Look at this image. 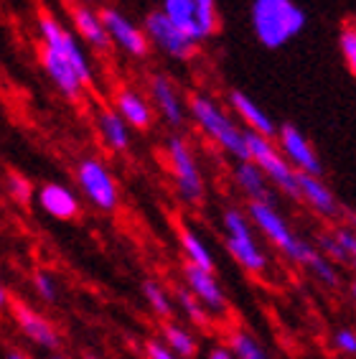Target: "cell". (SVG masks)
Masks as SVG:
<instances>
[{
	"label": "cell",
	"mask_w": 356,
	"mask_h": 359,
	"mask_svg": "<svg viewBox=\"0 0 356 359\" xmlns=\"http://www.w3.org/2000/svg\"><path fill=\"white\" fill-rule=\"evenodd\" d=\"M249 26L262 46L278 51L306 31L308 15L295 0H252Z\"/></svg>",
	"instance_id": "cell-1"
},
{
	"label": "cell",
	"mask_w": 356,
	"mask_h": 359,
	"mask_svg": "<svg viewBox=\"0 0 356 359\" xmlns=\"http://www.w3.org/2000/svg\"><path fill=\"white\" fill-rule=\"evenodd\" d=\"M245 215H247V219H249V224H252L254 232H260V235L265 237V240L270 242L285 260H290V263L308 270L310 263L321 255V252L315 250L313 242L303 240V237L290 227L288 219L278 212L275 204L252 201V204H247Z\"/></svg>",
	"instance_id": "cell-2"
},
{
	"label": "cell",
	"mask_w": 356,
	"mask_h": 359,
	"mask_svg": "<svg viewBox=\"0 0 356 359\" xmlns=\"http://www.w3.org/2000/svg\"><path fill=\"white\" fill-rule=\"evenodd\" d=\"M189 115H191V120L206 138L219 145L229 158H234V163L237 161H249L247 158L245 128L214 97L193 95L191 102H189Z\"/></svg>",
	"instance_id": "cell-3"
},
{
	"label": "cell",
	"mask_w": 356,
	"mask_h": 359,
	"mask_svg": "<svg viewBox=\"0 0 356 359\" xmlns=\"http://www.w3.org/2000/svg\"><path fill=\"white\" fill-rule=\"evenodd\" d=\"M221 229H224V248L234 263L249 276H265L270 257L254 237V229L240 207H226L221 212Z\"/></svg>",
	"instance_id": "cell-4"
},
{
	"label": "cell",
	"mask_w": 356,
	"mask_h": 359,
	"mask_svg": "<svg viewBox=\"0 0 356 359\" xmlns=\"http://www.w3.org/2000/svg\"><path fill=\"white\" fill-rule=\"evenodd\" d=\"M160 13L196 46L219 34L221 15L217 0H160Z\"/></svg>",
	"instance_id": "cell-5"
},
{
	"label": "cell",
	"mask_w": 356,
	"mask_h": 359,
	"mask_svg": "<svg viewBox=\"0 0 356 359\" xmlns=\"http://www.w3.org/2000/svg\"><path fill=\"white\" fill-rule=\"evenodd\" d=\"M165 161H168L173 187H176V194L181 196V201L201 204L206 196V184L191 143L181 138V135H171L165 140Z\"/></svg>",
	"instance_id": "cell-6"
},
{
	"label": "cell",
	"mask_w": 356,
	"mask_h": 359,
	"mask_svg": "<svg viewBox=\"0 0 356 359\" xmlns=\"http://www.w3.org/2000/svg\"><path fill=\"white\" fill-rule=\"evenodd\" d=\"M245 143H247V158L265 173V179L273 187V191H280L298 201V173L290 168L288 161L282 158V153L278 151L275 140L260 138V135L245 130Z\"/></svg>",
	"instance_id": "cell-7"
},
{
	"label": "cell",
	"mask_w": 356,
	"mask_h": 359,
	"mask_svg": "<svg viewBox=\"0 0 356 359\" xmlns=\"http://www.w3.org/2000/svg\"><path fill=\"white\" fill-rule=\"evenodd\" d=\"M39 39H41V46L56 51L62 59H67V62L71 64V69L82 79L84 87H92V82H95V69H92V62H89L82 41H79L67 26H62V23L56 21L51 13L39 15Z\"/></svg>",
	"instance_id": "cell-8"
},
{
	"label": "cell",
	"mask_w": 356,
	"mask_h": 359,
	"mask_svg": "<svg viewBox=\"0 0 356 359\" xmlns=\"http://www.w3.org/2000/svg\"><path fill=\"white\" fill-rule=\"evenodd\" d=\"M76 184L79 191L87 196V201L100 212H115L120 207V187H117L115 176H112L110 166L102 158L87 156L79 161L76 166Z\"/></svg>",
	"instance_id": "cell-9"
},
{
	"label": "cell",
	"mask_w": 356,
	"mask_h": 359,
	"mask_svg": "<svg viewBox=\"0 0 356 359\" xmlns=\"http://www.w3.org/2000/svg\"><path fill=\"white\" fill-rule=\"evenodd\" d=\"M8 313L13 318L15 329L26 341H31L34 346L43 349V352H56L62 346V332L59 326L41 313L36 306L26 304V301H11L8 304Z\"/></svg>",
	"instance_id": "cell-10"
},
{
	"label": "cell",
	"mask_w": 356,
	"mask_h": 359,
	"mask_svg": "<svg viewBox=\"0 0 356 359\" xmlns=\"http://www.w3.org/2000/svg\"><path fill=\"white\" fill-rule=\"evenodd\" d=\"M140 28H143L145 39H148V46H156L160 54L173 59V62H191L196 51H199V46L189 41L160 11H151L145 15Z\"/></svg>",
	"instance_id": "cell-11"
},
{
	"label": "cell",
	"mask_w": 356,
	"mask_h": 359,
	"mask_svg": "<svg viewBox=\"0 0 356 359\" xmlns=\"http://www.w3.org/2000/svg\"><path fill=\"white\" fill-rule=\"evenodd\" d=\"M275 145L282 153V158L288 161L290 168L295 173H306V176H323V163L321 156L315 153L313 143L308 135L293 123L278 125V135H275Z\"/></svg>",
	"instance_id": "cell-12"
},
{
	"label": "cell",
	"mask_w": 356,
	"mask_h": 359,
	"mask_svg": "<svg viewBox=\"0 0 356 359\" xmlns=\"http://www.w3.org/2000/svg\"><path fill=\"white\" fill-rule=\"evenodd\" d=\"M184 288L191 293L201 306H204L212 318H226L232 306H229V298H226L224 288H221L217 273H209V270L191 268V265H184Z\"/></svg>",
	"instance_id": "cell-13"
},
{
	"label": "cell",
	"mask_w": 356,
	"mask_h": 359,
	"mask_svg": "<svg viewBox=\"0 0 356 359\" xmlns=\"http://www.w3.org/2000/svg\"><path fill=\"white\" fill-rule=\"evenodd\" d=\"M100 13V21H102L104 31H107V39L110 43L120 46L128 56L132 59H145L151 46H148V39H145L143 28L132 23L123 11H117V8H102V11H97Z\"/></svg>",
	"instance_id": "cell-14"
},
{
	"label": "cell",
	"mask_w": 356,
	"mask_h": 359,
	"mask_svg": "<svg viewBox=\"0 0 356 359\" xmlns=\"http://www.w3.org/2000/svg\"><path fill=\"white\" fill-rule=\"evenodd\" d=\"M298 201H303L306 207L318 215L321 219L338 222L343 217L341 201L336 199V194L321 176H306L298 173Z\"/></svg>",
	"instance_id": "cell-15"
},
{
	"label": "cell",
	"mask_w": 356,
	"mask_h": 359,
	"mask_svg": "<svg viewBox=\"0 0 356 359\" xmlns=\"http://www.w3.org/2000/svg\"><path fill=\"white\" fill-rule=\"evenodd\" d=\"M226 100H229V107H232V112L237 115V120H240L247 133H254V135H260V138L275 140V135H278V123L262 110L260 104L254 102L252 97L245 95L242 90H229Z\"/></svg>",
	"instance_id": "cell-16"
},
{
	"label": "cell",
	"mask_w": 356,
	"mask_h": 359,
	"mask_svg": "<svg viewBox=\"0 0 356 359\" xmlns=\"http://www.w3.org/2000/svg\"><path fill=\"white\" fill-rule=\"evenodd\" d=\"M315 250L321 252L326 260H331V263L338 268V265H343V268H349V265H354L356 260V232L351 224H336V227L326 229L323 235L315 237Z\"/></svg>",
	"instance_id": "cell-17"
},
{
	"label": "cell",
	"mask_w": 356,
	"mask_h": 359,
	"mask_svg": "<svg viewBox=\"0 0 356 359\" xmlns=\"http://www.w3.org/2000/svg\"><path fill=\"white\" fill-rule=\"evenodd\" d=\"M36 204L41 207L43 215L54 217L59 222H69V219H76L79 212H82V201L76 196V191H71L69 187L64 184H43L39 191H36Z\"/></svg>",
	"instance_id": "cell-18"
},
{
	"label": "cell",
	"mask_w": 356,
	"mask_h": 359,
	"mask_svg": "<svg viewBox=\"0 0 356 359\" xmlns=\"http://www.w3.org/2000/svg\"><path fill=\"white\" fill-rule=\"evenodd\" d=\"M151 107H156L160 112V118L171 128H181L186 123V104L181 92L176 90V84L168 79L165 74H156L151 79Z\"/></svg>",
	"instance_id": "cell-19"
},
{
	"label": "cell",
	"mask_w": 356,
	"mask_h": 359,
	"mask_svg": "<svg viewBox=\"0 0 356 359\" xmlns=\"http://www.w3.org/2000/svg\"><path fill=\"white\" fill-rule=\"evenodd\" d=\"M41 67L48 79H51V84H54L67 100H79V97H82L84 84H82V79L76 76V72L71 69V64H69L67 59H62V56L56 54V51H51V48L41 46Z\"/></svg>",
	"instance_id": "cell-20"
},
{
	"label": "cell",
	"mask_w": 356,
	"mask_h": 359,
	"mask_svg": "<svg viewBox=\"0 0 356 359\" xmlns=\"http://www.w3.org/2000/svg\"><path fill=\"white\" fill-rule=\"evenodd\" d=\"M232 179L237 184V189L242 191L249 204L252 201H267V204H275L273 201V187L267 184L265 173L254 166L252 161H237L232 168Z\"/></svg>",
	"instance_id": "cell-21"
},
{
	"label": "cell",
	"mask_w": 356,
	"mask_h": 359,
	"mask_svg": "<svg viewBox=\"0 0 356 359\" xmlns=\"http://www.w3.org/2000/svg\"><path fill=\"white\" fill-rule=\"evenodd\" d=\"M115 112L125 120L128 128H132V130H148V128L153 125V118H156L151 102H148V100L135 90H120L117 92Z\"/></svg>",
	"instance_id": "cell-22"
},
{
	"label": "cell",
	"mask_w": 356,
	"mask_h": 359,
	"mask_svg": "<svg viewBox=\"0 0 356 359\" xmlns=\"http://www.w3.org/2000/svg\"><path fill=\"white\" fill-rule=\"evenodd\" d=\"M71 21H74L79 39L87 46L95 48V51H107L112 46L110 39H107V31H104L102 21H100V13H97L95 8H89L87 3L71 6Z\"/></svg>",
	"instance_id": "cell-23"
},
{
	"label": "cell",
	"mask_w": 356,
	"mask_h": 359,
	"mask_svg": "<svg viewBox=\"0 0 356 359\" xmlns=\"http://www.w3.org/2000/svg\"><path fill=\"white\" fill-rule=\"evenodd\" d=\"M97 133H100V140H102V145L107 151L112 153L130 151V143H132L130 128L110 107H102V110L97 112Z\"/></svg>",
	"instance_id": "cell-24"
},
{
	"label": "cell",
	"mask_w": 356,
	"mask_h": 359,
	"mask_svg": "<svg viewBox=\"0 0 356 359\" xmlns=\"http://www.w3.org/2000/svg\"><path fill=\"white\" fill-rule=\"evenodd\" d=\"M160 344L178 359H193L199 357V337L193 329L176 321H163L160 324Z\"/></svg>",
	"instance_id": "cell-25"
},
{
	"label": "cell",
	"mask_w": 356,
	"mask_h": 359,
	"mask_svg": "<svg viewBox=\"0 0 356 359\" xmlns=\"http://www.w3.org/2000/svg\"><path fill=\"white\" fill-rule=\"evenodd\" d=\"M178 245H181V252H184L186 265L209 270V273H214V270H217V260H214L212 248L201 240V235L193 227H189V224H181V229H178Z\"/></svg>",
	"instance_id": "cell-26"
},
{
	"label": "cell",
	"mask_w": 356,
	"mask_h": 359,
	"mask_svg": "<svg viewBox=\"0 0 356 359\" xmlns=\"http://www.w3.org/2000/svg\"><path fill=\"white\" fill-rule=\"evenodd\" d=\"M224 344H226V349L232 352L234 359H273L260 339L254 337L252 332L242 329V326H234V329L226 332Z\"/></svg>",
	"instance_id": "cell-27"
},
{
	"label": "cell",
	"mask_w": 356,
	"mask_h": 359,
	"mask_svg": "<svg viewBox=\"0 0 356 359\" xmlns=\"http://www.w3.org/2000/svg\"><path fill=\"white\" fill-rule=\"evenodd\" d=\"M143 298H145V304H148V309L153 311V316L160 318V321H171V316L176 313L173 296L168 293V288H165L160 280H156V278L143 280Z\"/></svg>",
	"instance_id": "cell-28"
},
{
	"label": "cell",
	"mask_w": 356,
	"mask_h": 359,
	"mask_svg": "<svg viewBox=\"0 0 356 359\" xmlns=\"http://www.w3.org/2000/svg\"><path fill=\"white\" fill-rule=\"evenodd\" d=\"M173 304H176V309H181V313L186 316L189 329H191V326L193 329H212L214 326V318L209 316V311H206L204 306H201L184 285H178L176 288V293H173Z\"/></svg>",
	"instance_id": "cell-29"
},
{
	"label": "cell",
	"mask_w": 356,
	"mask_h": 359,
	"mask_svg": "<svg viewBox=\"0 0 356 359\" xmlns=\"http://www.w3.org/2000/svg\"><path fill=\"white\" fill-rule=\"evenodd\" d=\"M34 283L36 296L41 298L43 304H56L59 301V293H62V285H59V278L51 273L48 268H39L31 278Z\"/></svg>",
	"instance_id": "cell-30"
},
{
	"label": "cell",
	"mask_w": 356,
	"mask_h": 359,
	"mask_svg": "<svg viewBox=\"0 0 356 359\" xmlns=\"http://www.w3.org/2000/svg\"><path fill=\"white\" fill-rule=\"evenodd\" d=\"M331 346L334 352H338L341 357H354L356 354V332L351 326H338L331 334Z\"/></svg>",
	"instance_id": "cell-31"
},
{
	"label": "cell",
	"mask_w": 356,
	"mask_h": 359,
	"mask_svg": "<svg viewBox=\"0 0 356 359\" xmlns=\"http://www.w3.org/2000/svg\"><path fill=\"white\" fill-rule=\"evenodd\" d=\"M338 48H341V56L349 72H356V28L354 26H343L341 34H338Z\"/></svg>",
	"instance_id": "cell-32"
},
{
	"label": "cell",
	"mask_w": 356,
	"mask_h": 359,
	"mask_svg": "<svg viewBox=\"0 0 356 359\" xmlns=\"http://www.w3.org/2000/svg\"><path fill=\"white\" fill-rule=\"evenodd\" d=\"M8 194L18 204H28V201L34 199V187H31L28 179H23L21 173H8Z\"/></svg>",
	"instance_id": "cell-33"
},
{
	"label": "cell",
	"mask_w": 356,
	"mask_h": 359,
	"mask_svg": "<svg viewBox=\"0 0 356 359\" xmlns=\"http://www.w3.org/2000/svg\"><path fill=\"white\" fill-rule=\"evenodd\" d=\"M145 357L148 359H178L176 354H171L160 344V339H148L145 341Z\"/></svg>",
	"instance_id": "cell-34"
},
{
	"label": "cell",
	"mask_w": 356,
	"mask_h": 359,
	"mask_svg": "<svg viewBox=\"0 0 356 359\" xmlns=\"http://www.w3.org/2000/svg\"><path fill=\"white\" fill-rule=\"evenodd\" d=\"M206 359H234L232 352L226 349V344H214L209 352H206Z\"/></svg>",
	"instance_id": "cell-35"
},
{
	"label": "cell",
	"mask_w": 356,
	"mask_h": 359,
	"mask_svg": "<svg viewBox=\"0 0 356 359\" xmlns=\"http://www.w3.org/2000/svg\"><path fill=\"white\" fill-rule=\"evenodd\" d=\"M8 304H11V293L6 290V285L0 283V311H8Z\"/></svg>",
	"instance_id": "cell-36"
},
{
	"label": "cell",
	"mask_w": 356,
	"mask_h": 359,
	"mask_svg": "<svg viewBox=\"0 0 356 359\" xmlns=\"http://www.w3.org/2000/svg\"><path fill=\"white\" fill-rule=\"evenodd\" d=\"M6 359H34V357H31V354H26V352H21V349H11Z\"/></svg>",
	"instance_id": "cell-37"
},
{
	"label": "cell",
	"mask_w": 356,
	"mask_h": 359,
	"mask_svg": "<svg viewBox=\"0 0 356 359\" xmlns=\"http://www.w3.org/2000/svg\"><path fill=\"white\" fill-rule=\"evenodd\" d=\"M46 359H69V357H62V354H51V357H46Z\"/></svg>",
	"instance_id": "cell-38"
},
{
	"label": "cell",
	"mask_w": 356,
	"mask_h": 359,
	"mask_svg": "<svg viewBox=\"0 0 356 359\" xmlns=\"http://www.w3.org/2000/svg\"><path fill=\"white\" fill-rule=\"evenodd\" d=\"M87 359H102V357H95V354H87Z\"/></svg>",
	"instance_id": "cell-39"
}]
</instances>
